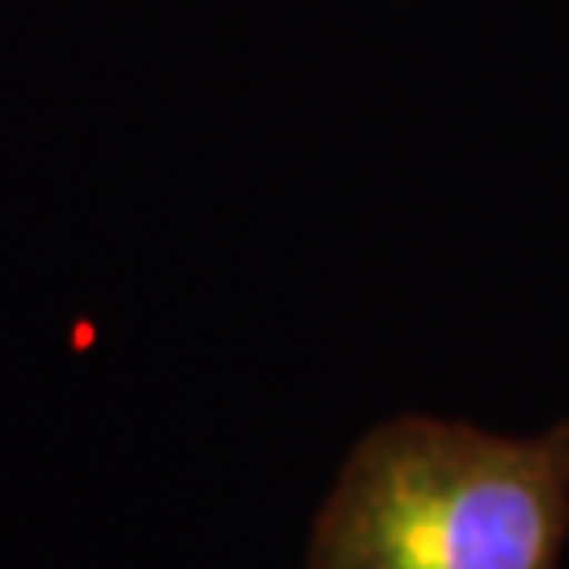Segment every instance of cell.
<instances>
[{"mask_svg": "<svg viewBox=\"0 0 569 569\" xmlns=\"http://www.w3.org/2000/svg\"><path fill=\"white\" fill-rule=\"evenodd\" d=\"M569 418L536 435L401 413L350 448L308 569H561Z\"/></svg>", "mask_w": 569, "mask_h": 569, "instance_id": "6da1fadb", "label": "cell"}]
</instances>
